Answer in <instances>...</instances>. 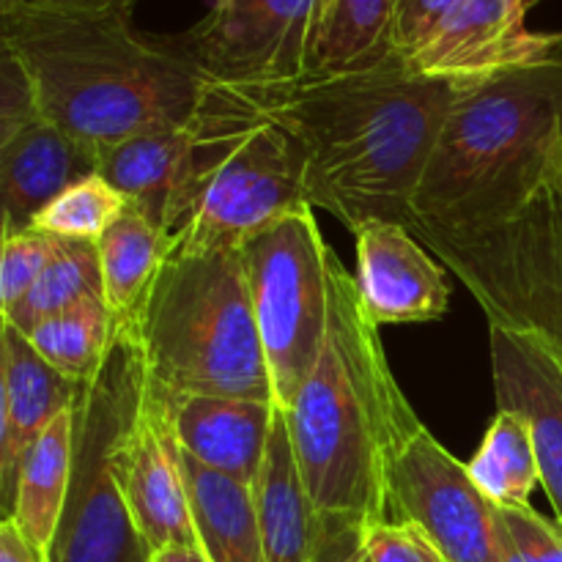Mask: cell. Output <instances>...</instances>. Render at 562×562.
<instances>
[{
    "label": "cell",
    "instance_id": "3",
    "mask_svg": "<svg viewBox=\"0 0 562 562\" xmlns=\"http://www.w3.org/2000/svg\"><path fill=\"white\" fill-rule=\"evenodd\" d=\"M0 42L31 71L42 115L97 154L190 126L209 88L170 36H146L124 16L0 11Z\"/></svg>",
    "mask_w": 562,
    "mask_h": 562
},
{
    "label": "cell",
    "instance_id": "20",
    "mask_svg": "<svg viewBox=\"0 0 562 562\" xmlns=\"http://www.w3.org/2000/svg\"><path fill=\"white\" fill-rule=\"evenodd\" d=\"M192 157V126L143 132L99 154V170L130 206L173 236L184 206Z\"/></svg>",
    "mask_w": 562,
    "mask_h": 562
},
{
    "label": "cell",
    "instance_id": "35",
    "mask_svg": "<svg viewBox=\"0 0 562 562\" xmlns=\"http://www.w3.org/2000/svg\"><path fill=\"white\" fill-rule=\"evenodd\" d=\"M324 541L316 562H371L362 543V527H324Z\"/></svg>",
    "mask_w": 562,
    "mask_h": 562
},
{
    "label": "cell",
    "instance_id": "32",
    "mask_svg": "<svg viewBox=\"0 0 562 562\" xmlns=\"http://www.w3.org/2000/svg\"><path fill=\"white\" fill-rule=\"evenodd\" d=\"M499 516L525 562H562L560 521H549L530 505L499 508Z\"/></svg>",
    "mask_w": 562,
    "mask_h": 562
},
{
    "label": "cell",
    "instance_id": "36",
    "mask_svg": "<svg viewBox=\"0 0 562 562\" xmlns=\"http://www.w3.org/2000/svg\"><path fill=\"white\" fill-rule=\"evenodd\" d=\"M0 562H49V558L22 532L14 519H3L0 521Z\"/></svg>",
    "mask_w": 562,
    "mask_h": 562
},
{
    "label": "cell",
    "instance_id": "8",
    "mask_svg": "<svg viewBox=\"0 0 562 562\" xmlns=\"http://www.w3.org/2000/svg\"><path fill=\"white\" fill-rule=\"evenodd\" d=\"M409 228L475 296L488 322L532 329L562 357V195L554 176L505 223Z\"/></svg>",
    "mask_w": 562,
    "mask_h": 562
},
{
    "label": "cell",
    "instance_id": "7",
    "mask_svg": "<svg viewBox=\"0 0 562 562\" xmlns=\"http://www.w3.org/2000/svg\"><path fill=\"white\" fill-rule=\"evenodd\" d=\"M148 384L135 329H121L102 368L80 387L69 503L49 562H148L124 497L126 439Z\"/></svg>",
    "mask_w": 562,
    "mask_h": 562
},
{
    "label": "cell",
    "instance_id": "26",
    "mask_svg": "<svg viewBox=\"0 0 562 562\" xmlns=\"http://www.w3.org/2000/svg\"><path fill=\"white\" fill-rule=\"evenodd\" d=\"M25 338L55 371L71 382L86 384L102 368L110 346L119 338V327L104 300H86L58 316L44 318L25 333Z\"/></svg>",
    "mask_w": 562,
    "mask_h": 562
},
{
    "label": "cell",
    "instance_id": "5",
    "mask_svg": "<svg viewBox=\"0 0 562 562\" xmlns=\"http://www.w3.org/2000/svg\"><path fill=\"white\" fill-rule=\"evenodd\" d=\"M135 335L165 395L274 401L239 245L168 250Z\"/></svg>",
    "mask_w": 562,
    "mask_h": 562
},
{
    "label": "cell",
    "instance_id": "22",
    "mask_svg": "<svg viewBox=\"0 0 562 562\" xmlns=\"http://www.w3.org/2000/svg\"><path fill=\"white\" fill-rule=\"evenodd\" d=\"M395 0H318L307 77L366 71L395 58Z\"/></svg>",
    "mask_w": 562,
    "mask_h": 562
},
{
    "label": "cell",
    "instance_id": "4",
    "mask_svg": "<svg viewBox=\"0 0 562 562\" xmlns=\"http://www.w3.org/2000/svg\"><path fill=\"white\" fill-rule=\"evenodd\" d=\"M560 157L562 42L461 91L434 143L412 223L437 228L505 223L552 181Z\"/></svg>",
    "mask_w": 562,
    "mask_h": 562
},
{
    "label": "cell",
    "instance_id": "10",
    "mask_svg": "<svg viewBox=\"0 0 562 562\" xmlns=\"http://www.w3.org/2000/svg\"><path fill=\"white\" fill-rule=\"evenodd\" d=\"M390 519L420 527L445 562H503L499 505L423 420L406 431L390 461Z\"/></svg>",
    "mask_w": 562,
    "mask_h": 562
},
{
    "label": "cell",
    "instance_id": "21",
    "mask_svg": "<svg viewBox=\"0 0 562 562\" xmlns=\"http://www.w3.org/2000/svg\"><path fill=\"white\" fill-rule=\"evenodd\" d=\"M75 404L60 412L31 445L25 464H22L20 483H16L11 514L3 516V519H14L22 532L47 552V558L58 538L66 503H69L77 442Z\"/></svg>",
    "mask_w": 562,
    "mask_h": 562
},
{
    "label": "cell",
    "instance_id": "24",
    "mask_svg": "<svg viewBox=\"0 0 562 562\" xmlns=\"http://www.w3.org/2000/svg\"><path fill=\"white\" fill-rule=\"evenodd\" d=\"M97 247L99 263H102L104 305L110 307L119 333L135 329L143 302L168 258V236L126 203L124 212L104 231Z\"/></svg>",
    "mask_w": 562,
    "mask_h": 562
},
{
    "label": "cell",
    "instance_id": "31",
    "mask_svg": "<svg viewBox=\"0 0 562 562\" xmlns=\"http://www.w3.org/2000/svg\"><path fill=\"white\" fill-rule=\"evenodd\" d=\"M371 562H445L431 538L412 521L384 519L362 530Z\"/></svg>",
    "mask_w": 562,
    "mask_h": 562
},
{
    "label": "cell",
    "instance_id": "38",
    "mask_svg": "<svg viewBox=\"0 0 562 562\" xmlns=\"http://www.w3.org/2000/svg\"><path fill=\"white\" fill-rule=\"evenodd\" d=\"M554 184H558V190H560V195H562V157H560L558 170H554Z\"/></svg>",
    "mask_w": 562,
    "mask_h": 562
},
{
    "label": "cell",
    "instance_id": "30",
    "mask_svg": "<svg viewBox=\"0 0 562 562\" xmlns=\"http://www.w3.org/2000/svg\"><path fill=\"white\" fill-rule=\"evenodd\" d=\"M42 115L36 86L14 47L0 42V140Z\"/></svg>",
    "mask_w": 562,
    "mask_h": 562
},
{
    "label": "cell",
    "instance_id": "11",
    "mask_svg": "<svg viewBox=\"0 0 562 562\" xmlns=\"http://www.w3.org/2000/svg\"><path fill=\"white\" fill-rule=\"evenodd\" d=\"M318 0H212L203 20L170 36L209 82L272 88L307 77Z\"/></svg>",
    "mask_w": 562,
    "mask_h": 562
},
{
    "label": "cell",
    "instance_id": "23",
    "mask_svg": "<svg viewBox=\"0 0 562 562\" xmlns=\"http://www.w3.org/2000/svg\"><path fill=\"white\" fill-rule=\"evenodd\" d=\"M184 475L203 554L212 562H267L252 486L206 470L190 456H184Z\"/></svg>",
    "mask_w": 562,
    "mask_h": 562
},
{
    "label": "cell",
    "instance_id": "15",
    "mask_svg": "<svg viewBox=\"0 0 562 562\" xmlns=\"http://www.w3.org/2000/svg\"><path fill=\"white\" fill-rule=\"evenodd\" d=\"M497 409L519 412L532 428L541 486L562 525V357L525 327L488 322Z\"/></svg>",
    "mask_w": 562,
    "mask_h": 562
},
{
    "label": "cell",
    "instance_id": "27",
    "mask_svg": "<svg viewBox=\"0 0 562 562\" xmlns=\"http://www.w3.org/2000/svg\"><path fill=\"white\" fill-rule=\"evenodd\" d=\"M86 300H104L102 263L97 241L55 239V252L25 300L5 313L3 322L31 333L44 318L58 316Z\"/></svg>",
    "mask_w": 562,
    "mask_h": 562
},
{
    "label": "cell",
    "instance_id": "14",
    "mask_svg": "<svg viewBox=\"0 0 562 562\" xmlns=\"http://www.w3.org/2000/svg\"><path fill=\"white\" fill-rule=\"evenodd\" d=\"M357 289L379 329L387 324L437 322L450 311L448 269L409 225L376 220L355 231Z\"/></svg>",
    "mask_w": 562,
    "mask_h": 562
},
{
    "label": "cell",
    "instance_id": "13",
    "mask_svg": "<svg viewBox=\"0 0 562 562\" xmlns=\"http://www.w3.org/2000/svg\"><path fill=\"white\" fill-rule=\"evenodd\" d=\"M532 0H464L448 20L404 58L426 77L477 82L538 58L562 33L527 27Z\"/></svg>",
    "mask_w": 562,
    "mask_h": 562
},
{
    "label": "cell",
    "instance_id": "25",
    "mask_svg": "<svg viewBox=\"0 0 562 562\" xmlns=\"http://www.w3.org/2000/svg\"><path fill=\"white\" fill-rule=\"evenodd\" d=\"M467 470L477 488L499 508L530 505L532 488L541 483L530 423L519 412L497 409Z\"/></svg>",
    "mask_w": 562,
    "mask_h": 562
},
{
    "label": "cell",
    "instance_id": "6",
    "mask_svg": "<svg viewBox=\"0 0 562 562\" xmlns=\"http://www.w3.org/2000/svg\"><path fill=\"white\" fill-rule=\"evenodd\" d=\"M190 126V176L170 250L239 245L261 225L311 206L296 143L236 88L209 82Z\"/></svg>",
    "mask_w": 562,
    "mask_h": 562
},
{
    "label": "cell",
    "instance_id": "9",
    "mask_svg": "<svg viewBox=\"0 0 562 562\" xmlns=\"http://www.w3.org/2000/svg\"><path fill=\"white\" fill-rule=\"evenodd\" d=\"M239 250L274 404L285 412L316 368L327 340L335 250L322 236L313 206L261 225L239 241Z\"/></svg>",
    "mask_w": 562,
    "mask_h": 562
},
{
    "label": "cell",
    "instance_id": "2",
    "mask_svg": "<svg viewBox=\"0 0 562 562\" xmlns=\"http://www.w3.org/2000/svg\"><path fill=\"white\" fill-rule=\"evenodd\" d=\"M285 417L324 527L366 530L390 519V461L420 417L338 256L329 267L327 340Z\"/></svg>",
    "mask_w": 562,
    "mask_h": 562
},
{
    "label": "cell",
    "instance_id": "19",
    "mask_svg": "<svg viewBox=\"0 0 562 562\" xmlns=\"http://www.w3.org/2000/svg\"><path fill=\"white\" fill-rule=\"evenodd\" d=\"M258 527L267 562H316L324 541V519L307 492L289 417L278 406L267 456L252 483Z\"/></svg>",
    "mask_w": 562,
    "mask_h": 562
},
{
    "label": "cell",
    "instance_id": "34",
    "mask_svg": "<svg viewBox=\"0 0 562 562\" xmlns=\"http://www.w3.org/2000/svg\"><path fill=\"white\" fill-rule=\"evenodd\" d=\"M140 0H0V11H47V14H82V16H124Z\"/></svg>",
    "mask_w": 562,
    "mask_h": 562
},
{
    "label": "cell",
    "instance_id": "29",
    "mask_svg": "<svg viewBox=\"0 0 562 562\" xmlns=\"http://www.w3.org/2000/svg\"><path fill=\"white\" fill-rule=\"evenodd\" d=\"M53 252L55 236L42 234L36 228L5 231L3 250H0V311L3 316L25 300Z\"/></svg>",
    "mask_w": 562,
    "mask_h": 562
},
{
    "label": "cell",
    "instance_id": "18",
    "mask_svg": "<svg viewBox=\"0 0 562 562\" xmlns=\"http://www.w3.org/2000/svg\"><path fill=\"white\" fill-rule=\"evenodd\" d=\"M99 170V154L38 115L0 140V206L5 231L31 228L64 190Z\"/></svg>",
    "mask_w": 562,
    "mask_h": 562
},
{
    "label": "cell",
    "instance_id": "17",
    "mask_svg": "<svg viewBox=\"0 0 562 562\" xmlns=\"http://www.w3.org/2000/svg\"><path fill=\"white\" fill-rule=\"evenodd\" d=\"M165 401L181 453L247 486L256 483L278 415L274 401L234 395H165Z\"/></svg>",
    "mask_w": 562,
    "mask_h": 562
},
{
    "label": "cell",
    "instance_id": "33",
    "mask_svg": "<svg viewBox=\"0 0 562 562\" xmlns=\"http://www.w3.org/2000/svg\"><path fill=\"white\" fill-rule=\"evenodd\" d=\"M464 0H395V55L409 58Z\"/></svg>",
    "mask_w": 562,
    "mask_h": 562
},
{
    "label": "cell",
    "instance_id": "12",
    "mask_svg": "<svg viewBox=\"0 0 562 562\" xmlns=\"http://www.w3.org/2000/svg\"><path fill=\"white\" fill-rule=\"evenodd\" d=\"M124 497L148 558L176 543H198L184 456L170 426L168 401L151 382V373L126 439Z\"/></svg>",
    "mask_w": 562,
    "mask_h": 562
},
{
    "label": "cell",
    "instance_id": "37",
    "mask_svg": "<svg viewBox=\"0 0 562 562\" xmlns=\"http://www.w3.org/2000/svg\"><path fill=\"white\" fill-rule=\"evenodd\" d=\"M148 562H212L203 554L198 543H176V547H165L154 552Z\"/></svg>",
    "mask_w": 562,
    "mask_h": 562
},
{
    "label": "cell",
    "instance_id": "28",
    "mask_svg": "<svg viewBox=\"0 0 562 562\" xmlns=\"http://www.w3.org/2000/svg\"><path fill=\"white\" fill-rule=\"evenodd\" d=\"M124 209L126 198L108 179L93 173L60 192L38 214L31 228L55 236V239L99 241Z\"/></svg>",
    "mask_w": 562,
    "mask_h": 562
},
{
    "label": "cell",
    "instance_id": "1",
    "mask_svg": "<svg viewBox=\"0 0 562 562\" xmlns=\"http://www.w3.org/2000/svg\"><path fill=\"white\" fill-rule=\"evenodd\" d=\"M467 86L420 75L395 55L366 71L236 91L296 143L311 206L355 234L376 220L412 223L434 143Z\"/></svg>",
    "mask_w": 562,
    "mask_h": 562
},
{
    "label": "cell",
    "instance_id": "16",
    "mask_svg": "<svg viewBox=\"0 0 562 562\" xmlns=\"http://www.w3.org/2000/svg\"><path fill=\"white\" fill-rule=\"evenodd\" d=\"M82 384L55 371L25 333L0 327V503L11 514L22 464L38 434L69 409Z\"/></svg>",
    "mask_w": 562,
    "mask_h": 562
}]
</instances>
